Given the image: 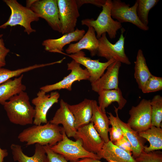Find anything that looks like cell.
Masks as SVG:
<instances>
[{
	"label": "cell",
	"instance_id": "e0dca14e",
	"mask_svg": "<svg viewBox=\"0 0 162 162\" xmlns=\"http://www.w3.org/2000/svg\"><path fill=\"white\" fill-rule=\"evenodd\" d=\"M85 33L84 30L76 28L74 31L64 34L58 38L45 40L43 41L42 45L47 51L61 54L66 45L73 42L78 41Z\"/></svg>",
	"mask_w": 162,
	"mask_h": 162
},
{
	"label": "cell",
	"instance_id": "d6a6232c",
	"mask_svg": "<svg viewBox=\"0 0 162 162\" xmlns=\"http://www.w3.org/2000/svg\"><path fill=\"white\" fill-rule=\"evenodd\" d=\"M135 160L138 162H162V152L159 150L148 152L143 151Z\"/></svg>",
	"mask_w": 162,
	"mask_h": 162
},
{
	"label": "cell",
	"instance_id": "3957f363",
	"mask_svg": "<svg viewBox=\"0 0 162 162\" xmlns=\"http://www.w3.org/2000/svg\"><path fill=\"white\" fill-rule=\"evenodd\" d=\"M112 2L111 0H106L102 7V11L96 20L93 18L86 19L81 21L82 25L93 28L96 32L98 39L103 34L106 33L110 38H115L117 32L122 27L121 23L114 20L111 16Z\"/></svg>",
	"mask_w": 162,
	"mask_h": 162
},
{
	"label": "cell",
	"instance_id": "44dd1931",
	"mask_svg": "<svg viewBox=\"0 0 162 162\" xmlns=\"http://www.w3.org/2000/svg\"><path fill=\"white\" fill-rule=\"evenodd\" d=\"M96 154L100 159L104 158L108 161L138 162L132 154L119 148L110 141L105 142L101 150Z\"/></svg>",
	"mask_w": 162,
	"mask_h": 162
},
{
	"label": "cell",
	"instance_id": "60d3db41",
	"mask_svg": "<svg viewBox=\"0 0 162 162\" xmlns=\"http://www.w3.org/2000/svg\"><path fill=\"white\" fill-rule=\"evenodd\" d=\"M36 0H27L26 7L30 8L32 4Z\"/></svg>",
	"mask_w": 162,
	"mask_h": 162
},
{
	"label": "cell",
	"instance_id": "d590c367",
	"mask_svg": "<svg viewBox=\"0 0 162 162\" xmlns=\"http://www.w3.org/2000/svg\"><path fill=\"white\" fill-rule=\"evenodd\" d=\"M78 7L79 8L84 4H90L101 7L105 3L106 0H76Z\"/></svg>",
	"mask_w": 162,
	"mask_h": 162
},
{
	"label": "cell",
	"instance_id": "74e56055",
	"mask_svg": "<svg viewBox=\"0 0 162 162\" xmlns=\"http://www.w3.org/2000/svg\"><path fill=\"white\" fill-rule=\"evenodd\" d=\"M76 162H101L100 160L90 158H85L80 160Z\"/></svg>",
	"mask_w": 162,
	"mask_h": 162
},
{
	"label": "cell",
	"instance_id": "52a82bcc",
	"mask_svg": "<svg viewBox=\"0 0 162 162\" xmlns=\"http://www.w3.org/2000/svg\"><path fill=\"white\" fill-rule=\"evenodd\" d=\"M151 100L142 99L129 111L128 125L137 132L145 131L152 126Z\"/></svg>",
	"mask_w": 162,
	"mask_h": 162
},
{
	"label": "cell",
	"instance_id": "7a4b0ae2",
	"mask_svg": "<svg viewBox=\"0 0 162 162\" xmlns=\"http://www.w3.org/2000/svg\"><path fill=\"white\" fill-rule=\"evenodd\" d=\"M3 105L11 123L22 126L33 123L35 110L26 92L22 91L13 96Z\"/></svg>",
	"mask_w": 162,
	"mask_h": 162
},
{
	"label": "cell",
	"instance_id": "9c48e42d",
	"mask_svg": "<svg viewBox=\"0 0 162 162\" xmlns=\"http://www.w3.org/2000/svg\"><path fill=\"white\" fill-rule=\"evenodd\" d=\"M57 1L61 33L64 34L74 31L80 16L76 0H57Z\"/></svg>",
	"mask_w": 162,
	"mask_h": 162
},
{
	"label": "cell",
	"instance_id": "d4e9b609",
	"mask_svg": "<svg viewBox=\"0 0 162 162\" xmlns=\"http://www.w3.org/2000/svg\"><path fill=\"white\" fill-rule=\"evenodd\" d=\"M14 160L17 162H44L46 153L44 146L38 144H35V152L34 155L29 157L23 152L21 146L19 145L12 144L10 146Z\"/></svg>",
	"mask_w": 162,
	"mask_h": 162
},
{
	"label": "cell",
	"instance_id": "2e32d148",
	"mask_svg": "<svg viewBox=\"0 0 162 162\" xmlns=\"http://www.w3.org/2000/svg\"><path fill=\"white\" fill-rule=\"evenodd\" d=\"M49 122L56 125L62 124L63 130L68 137H75L77 130L74 126V118L69 108L68 104L63 99L60 100L59 108Z\"/></svg>",
	"mask_w": 162,
	"mask_h": 162
},
{
	"label": "cell",
	"instance_id": "6da1fadb",
	"mask_svg": "<svg viewBox=\"0 0 162 162\" xmlns=\"http://www.w3.org/2000/svg\"><path fill=\"white\" fill-rule=\"evenodd\" d=\"M63 130V127L49 122L44 125H34L24 129L19 134L18 138L27 146L38 144L51 146L62 140Z\"/></svg>",
	"mask_w": 162,
	"mask_h": 162
},
{
	"label": "cell",
	"instance_id": "cb8c5ba5",
	"mask_svg": "<svg viewBox=\"0 0 162 162\" xmlns=\"http://www.w3.org/2000/svg\"><path fill=\"white\" fill-rule=\"evenodd\" d=\"M23 74L13 80L9 79L0 84V104L3 105L13 96L25 91L26 86L22 84Z\"/></svg>",
	"mask_w": 162,
	"mask_h": 162
},
{
	"label": "cell",
	"instance_id": "5bb4252c",
	"mask_svg": "<svg viewBox=\"0 0 162 162\" xmlns=\"http://www.w3.org/2000/svg\"><path fill=\"white\" fill-rule=\"evenodd\" d=\"M74 138L80 139L86 150L95 154L101 150L105 143L91 122L78 128Z\"/></svg>",
	"mask_w": 162,
	"mask_h": 162
},
{
	"label": "cell",
	"instance_id": "8fae6325",
	"mask_svg": "<svg viewBox=\"0 0 162 162\" xmlns=\"http://www.w3.org/2000/svg\"><path fill=\"white\" fill-rule=\"evenodd\" d=\"M137 4L136 1L133 6L120 0H113L112 2L111 15L121 23L129 22L136 26L140 29L146 31L148 26L143 24L139 19L136 13Z\"/></svg>",
	"mask_w": 162,
	"mask_h": 162
},
{
	"label": "cell",
	"instance_id": "ba28073f",
	"mask_svg": "<svg viewBox=\"0 0 162 162\" xmlns=\"http://www.w3.org/2000/svg\"><path fill=\"white\" fill-rule=\"evenodd\" d=\"M68 70H70V73L59 82L54 84L46 85L40 88L46 93L53 90L66 89L72 90L73 83L76 81L89 80L90 75L87 70L83 69L80 64L73 60L67 64Z\"/></svg>",
	"mask_w": 162,
	"mask_h": 162
},
{
	"label": "cell",
	"instance_id": "277c9868",
	"mask_svg": "<svg viewBox=\"0 0 162 162\" xmlns=\"http://www.w3.org/2000/svg\"><path fill=\"white\" fill-rule=\"evenodd\" d=\"M3 1L10 8L11 13L7 21L0 25V29L5 28L8 26L19 25L24 28V31L28 35L36 32L32 28L31 23L39 20L37 14L30 8L22 5L16 0Z\"/></svg>",
	"mask_w": 162,
	"mask_h": 162
},
{
	"label": "cell",
	"instance_id": "7c38bea8",
	"mask_svg": "<svg viewBox=\"0 0 162 162\" xmlns=\"http://www.w3.org/2000/svg\"><path fill=\"white\" fill-rule=\"evenodd\" d=\"M60 96V94L57 91L46 94L42 90L39 91L37 96L32 100V103L35 106L33 124L39 125L48 122L46 117L47 112L54 104L58 102Z\"/></svg>",
	"mask_w": 162,
	"mask_h": 162
},
{
	"label": "cell",
	"instance_id": "f35d334b",
	"mask_svg": "<svg viewBox=\"0 0 162 162\" xmlns=\"http://www.w3.org/2000/svg\"><path fill=\"white\" fill-rule=\"evenodd\" d=\"M8 153L6 149H3L0 147V162H3L4 158L8 155Z\"/></svg>",
	"mask_w": 162,
	"mask_h": 162
},
{
	"label": "cell",
	"instance_id": "b9f144b4",
	"mask_svg": "<svg viewBox=\"0 0 162 162\" xmlns=\"http://www.w3.org/2000/svg\"><path fill=\"white\" fill-rule=\"evenodd\" d=\"M108 162H117L116 161H113V160H109V161H108Z\"/></svg>",
	"mask_w": 162,
	"mask_h": 162
},
{
	"label": "cell",
	"instance_id": "836d02e7",
	"mask_svg": "<svg viewBox=\"0 0 162 162\" xmlns=\"http://www.w3.org/2000/svg\"><path fill=\"white\" fill-rule=\"evenodd\" d=\"M46 157L44 162H68L63 156L53 151L49 145L44 146Z\"/></svg>",
	"mask_w": 162,
	"mask_h": 162
},
{
	"label": "cell",
	"instance_id": "e575fe53",
	"mask_svg": "<svg viewBox=\"0 0 162 162\" xmlns=\"http://www.w3.org/2000/svg\"><path fill=\"white\" fill-rule=\"evenodd\" d=\"M113 143L119 148L132 154V149L131 144L127 138L124 135L121 139Z\"/></svg>",
	"mask_w": 162,
	"mask_h": 162
},
{
	"label": "cell",
	"instance_id": "ab89813d",
	"mask_svg": "<svg viewBox=\"0 0 162 162\" xmlns=\"http://www.w3.org/2000/svg\"><path fill=\"white\" fill-rule=\"evenodd\" d=\"M3 34H0V48L5 47L4 41L2 37Z\"/></svg>",
	"mask_w": 162,
	"mask_h": 162
},
{
	"label": "cell",
	"instance_id": "8d00e7d4",
	"mask_svg": "<svg viewBox=\"0 0 162 162\" xmlns=\"http://www.w3.org/2000/svg\"><path fill=\"white\" fill-rule=\"evenodd\" d=\"M9 52V49L5 47L0 48V68L6 65L5 58Z\"/></svg>",
	"mask_w": 162,
	"mask_h": 162
},
{
	"label": "cell",
	"instance_id": "1f68e13d",
	"mask_svg": "<svg viewBox=\"0 0 162 162\" xmlns=\"http://www.w3.org/2000/svg\"><path fill=\"white\" fill-rule=\"evenodd\" d=\"M162 90V78L152 75L146 82L142 91L144 93H147Z\"/></svg>",
	"mask_w": 162,
	"mask_h": 162
},
{
	"label": "cell",
	"instance_id": "ffe728a7",
	"mask_svg": "<svg viewBox=\"0 0 162 162\" xmlns=\"http://www.w3.org/2000/svg\"><path fill=\"white\" fill-rule=\"evenodd\" d=\"M93 100L85 99L77 104H68L69 108L74 118V126L76 130L90 122L92 115Z\"/></svg>",
	"mask_w": 162,
	"mask_h": 162
},
{
	"label": "cell",
	"instance_id": "603a6c76",
	"mask_svg": "<svg viewBox=\"0 0 162 162\" xmlns=\"http://www.w3.org/2000/svg\"><path fill=\"white\" fill-rule=\"evenodd\" d=\"M98 106L104 112H106V109L112 102H116L118 105V109L121 110L127 102L119 87L116 89L103 90L98 92Z\"/></svg>",
	"mask_w": 162,
	"mask_h": 162
},
{
	"label": "cell",
	"instance_id": "4dcf8cb0",
	"mask_svg": "<svg viewBox=\"0 0 162 162\" xmlns=\"http://www.w3.org/2000/svg\"><path fill=\"white\" fill-rule=\"evenodd\" d=\"M108 118L112 127L110 128L109 133L110 134V140L112 143L122 138L124 135L116 119V117L110 112H108Z\"/></svg>",
	"mask_w": 162,
	"mask_h": 162
},
{
	"label": "cell",
	"instance_id": "d6986e66",
	"mask_svg": "<svg viewBox=\"0 0 162 162\" xmlns=\"http://www.w3.org/2000/svg\"><path fill=\"white\" fill-rule=\"evenodd\" d=\"M116 120L121 128L123 135L130 142L132 148V156L135 159L144 151L146 140L141 137L138 133L134 130L119 118L118 109L114 106Z\"/></svg>",
	"mask_w": 162,
	"mask_h": 162
},
{
	"label": "cell",
	"instance_id": "9a60e30c",
	"mask_svg": "<svg viewBox=\"0 0 162 162\" xmlns=\"http://www.w3.org/2000/svg\"><path fill=\"white\" fill-rule=\"evenodd\" d=\"M121 63L115 61L106 68V72L97 81L91 83L93 91H100L117 89L118 88V74Z\"/></svg>",
	"mask_w": 162,
	"mask_h": 162
},
{
	"label": "cell",
	"instance_id": "f546056e",
	"mask_svg": "<svg viewBox=\"0 0 162 162\" xmlns=\"http://www.w3.org/2000/svg\"><path fill=\"white\" fill-rule=\"evenodd\" d=\"M150 104L152 125L160 128L162 121V96L159 94L155 95L151 100Z\"/></svg>",
	"mask_w": 162,
	"mask_h": 162
},
{
	"label": "cell",
	"instance_id": "83f0119b",
	"mask_svg": "<svg viewBox=\"0 0 162 162\" xmlns=\"http://www.w3.org/2000/svg\"><path fill=\"white\" fill-rule=\"evenodd\" d=\"M59 61L52 62L42 64H36L33 65L15 70H11L0 68V84L6 82L11 78L20 76L23 73L37 68L56 64H59Z\"/></svg>",
	"mask_w": 162,
	"mask_h": 162
},
{
	"label": "cell",
	"instance_id": "5b68a950",
	"mask_svg": "<svg viewBox=\"0 0 162 162\" xmlns=\"http://www.w3.org/2000/svg\"><path fill=\"white\" fill-rule=\"evenodd\" d=\"M62 134V140L50 147L53 151L63 156L68 161L76 162L80 159L85 158L101 159L96 154L86 150L82 146V142L80 139H77L75 141L70 140L67 136L63 129Z\"/></svg>",
	"mask_w": 162,
	"mask_h": 162
},
{
	"label": "cell",
	"instance_id": "7402d4cb",
	"mask_svg": "<svg viewBox=\"0 0 162 162\" xmlns=\"http://www.w3.org/2000/svg\"><path fill=\"white\" fill-rule=\"evenodd\" d=\"M90 122L99 135L106 142L110 141L108 133L110 122L106 112H103L99 107L97 102L93 100L92 115Z\"/></svg>",
	"mask_w": 162,
	"mask_h": 162
},
{
	"label": "cell",
	"instance_id": "484cf974",
	"mask_svg": "<svg viewBox=\"0 0 162 162\" xmlns=\"http://www.w3.org/2000/svg\"><path fill=\"white\" fill-rule=\"evenodd\" d=\"M134 77L139 88L142 90L144 86L152 75L147 65L145 58L142 50L137 51L136 60L134 62Z\"/></svg>",
	"mask_w": 162,
	"mask_h": 162
},
{
	"label": "cell",
	"instance_id": "ac0fdd59",
	"mask_svg": "<svg viewBox=\"0 0 162 162\" xmlns=\"http://www.w3.org/2000/svg\"><path fill=\"white\" fill-rule=\"evenodd\" d=\"M98 46V39L94 30L92 27H89L82 38L76 43L70 44L65 51L66 54L70 55L86 50L89 52L92 56H94L97 54Z\"/></svg>",
	"mask_w": 162,
	"mask_h": 162
},
{
	"label": "cell",
	"instance_id": "4316f807",
	"mask_svg": "<svg viewBox=\"0 0 162 162\" xmlns=\"http://www.w3.org/2000/svg\"><path fill=\"white\" fill-rule=\"evenodd\" d=\"M139 135L148 141L149 146H145L144 151L146 152L162 149V129L152 125L148 129L138 132Z\"/></svg>",
	"mask_w": 162,
	"mask_h": 162
},
{
	"label": "cell",
	"instance_id": "f1b7e54d",
	"mask_svg": "<svg viewBox=\"0 0 162 162\" xmlns=\"http://www.w3.org/2000/svg\"><path fill=\"white\" fill-rule=\"evenodd\" d=\"M158 0H137L136 13L141 22L148 26V14L150 10L158 2Z\"/></svg>",
	"mask_w": 162,
	"mask_h": 162
},
{
	"label": "cell",
	"instance_id": "30bf717a",
	"mask_svg": "<svg viewBox=\"0 0 162 162\" xmlns=\"http://www.w3.org/2000/svg\"><path fill=\"white\" fill-rule=\"evenodd\" d=\"M30 8L44 19L53 30L61 33L57 0H36Z\"/></svg>",
	"mask_w": 162,
	"mask_h": 162
},
{
	"label": "cell",
	"instance_id": "4fadbf2b",
	"mask_svg": "<svg viewBox=\"0 0 162 162\" xmlns=\"http://www.w3.org/2000/svg\"><path fill=\"white\" fill-rule=\"evenodd\" d=\"M62 54L67 55L86 68L90 75L89 80L91 84L98 80L104 74L108 66L116 61L111 59L106 62H101L99 59H92L86 56L85 52L82 51L70 55L63 52Z\"/></svg>",
	"mask_w": 162,
	"mask_h": 162
},
{
	"label": "cell",
	"instance_id": "8992f818",
	"mask_svg": "<svg viewBox=\"0 0 162 162\" xmlns=\"http://www.w3.org/2000/svg\"><path fill=\"white\" fill-rule=\"evenodd\" d=\"M123 32L122 30L118 40L114 44L111 43L108 39L106 33L103 34L98 39V56L105 58L107 61L113 59L121 63L130 64L131 62L125 52V38Z\"/></svg>",
	"mask_w": 162,
	"mask_h": 162
}]
</instances>
